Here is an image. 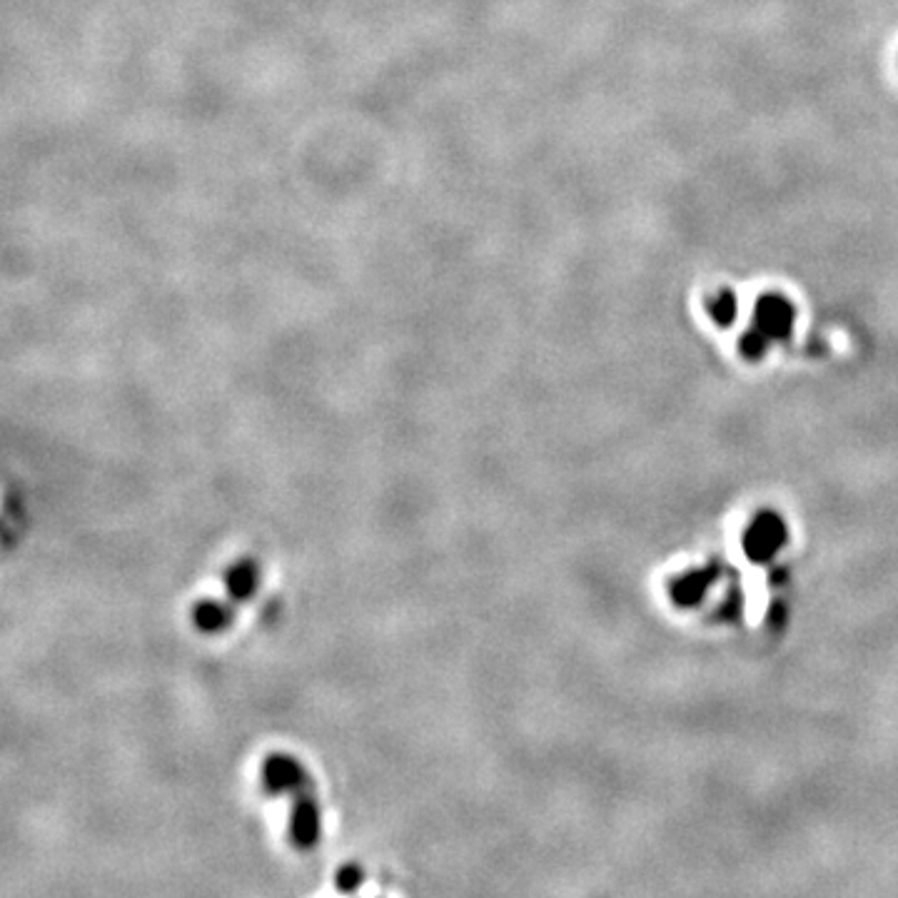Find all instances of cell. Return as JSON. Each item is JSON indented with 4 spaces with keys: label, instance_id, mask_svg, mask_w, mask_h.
Masks as SVG:
<instances>
[{
    "label": "cell",
    "instance_id": "1",
    "mask_svg": "<svg viewBox=\"0 0 898 898\" xmlns=\"http://www.w3.org/2000/svg\"><path fill=\"white\" fill-rule=\"evenodd\" d=\"M292 799V814H290V839L297 849H312L317 844L322 834V814L320 804L315 799V791L312 784L302 786Z\"/></svg>",
    "mask_w": 898,
    "mask_h": 898
},
{
    "label": "cell",
    "instance_id": "2",
    "mask_svg": "<svg viewBox=\"0 0 898 898\" xmlns=\"http://www.w3.org/2000/svg\"><path fill=\"white\" fill-rule=\"evenodd\" d=\"M262 781H265L267 791L272 794H287L292 796L302 786L312 784L310 776H307L305 766L290 754H270L262 764Z\"/></svg>",
    "mask_w": 898,
    "mask_h": 898
},
{
    "label": "cell",
    "instance_id": "3",
    "mask_svg": "<svg viewBox=\"0 0 898 898\" xmlns=\"http://www.w3.org/2000/svg\"><path fill=\"white\" fill-rule=\"evenodd\" d=\"M754 322L756 330L764 332L769 340H781V337L789 335L791 325H794V307L786 297L764 295L756 300Z\"/></svg>",
    "mask_w": 898,
    "mask_h": 898
},
{
    "label": "cell",
    "instance_id": "4",
    "mask_svg": "<svg viewBox=\"0 0 898 898\" xmlns=\"http://www.w3.org/2000/svg\"><path fill=\"white\" fill-rule=\"evenodd\" d=\"M257 584H260V567L252 559H242L227 569L225 589L232 602H247L257 592Z\"/></svg>",
    "mask_w": 898,
    "mask_h": 898
},
{
    "label": "cell",
    "instance_id": "5",
    "mask_svg": "<svg viewBox=\"0 0 898 898\" xmlns=\"http://www.w3.org/2000/svg\"><path fill=\"white\" fill-rule=\"evenodd\" d=\"M232 622V607L223 599H205L193 609V624L205 634L225 632Z\"/></svg>",
    "mask_w": 898,
    "mask_h": 898
},
{
    "label": "cell",
    "instance_id": "6",
    "mask_svg": "<svg viewBox=\"0 0 898 898\" xmlns=\"http://www.w3.org/2000/svg\"><path fill=\"white\" fill-rule=\"evenodd\" d=\"M709 312L716 325H731L736 317V297L729 290L716 292L709 300Z\"/></svg>",
    "mask_w": 898,
    "mask_h": 898
},
{
    "label": "cell",
    "instance_id": "7",
    "mask_svg": "<svg viewBox=\"0 0 898 898\" xmlns=\"http://www.w3.org/2000/svg\"><path fill=\"white\" fill-rule=\"evenodd\" d=\"M362 884V869H357V866H345V869H340L337 871V886H340L342 891H355L357 886Z\"/></svg>",
    "mask_w": 898,
    "mask_h": 898
},
{
    "label": "cell",
    "instance_id": "8",
    "mask_svg": "<svg viewBox=\"0 0 898 898\" xmlns=\"http://www.w3.org/2000/svg\"><path fill=\"white\" fill-rule=\"evenodd\" d=\"M766 340H769V337L764 335V332H749V335L744 337V340H741V347H744V352L746 355H751V357H759L761 352H764V347H766Z\"/></svg>",
    "mask_w": 898,
    "mask_h": 898
}]
</instances>
